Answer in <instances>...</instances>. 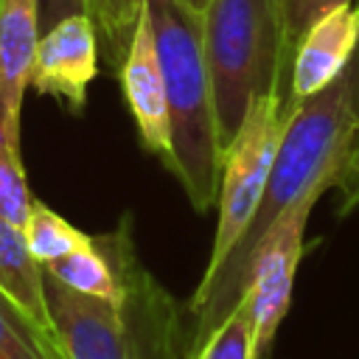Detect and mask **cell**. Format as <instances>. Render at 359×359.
<instances>
[{
    "mask_svg": "<svg viewBox=\"0 0 359 359\" xmlns=\"http://www.w3.org/2000/svg\"><path fill=\"white\" fill-rule=\"evenodd\" d=\"M202 45L224 151L252 104L280 93V81L292 67L286 3L208 0L202 8Z\"/></svg>",
    "mask_w": 359,
    "mask_h": 359,
    "instance_id": "cell-4",
    "label": "cell"
},
{
    "mask_svg": "<svg viewBox=\"0 0 359 359\" xmlns=\"http://www.w3.org/2000/svg\"><path fill=\"white\" fill-rule=\"evenodd\" d=\"M146 11L165 79L171 129L168 171L180 180L191 205L208 213L219 199L222 137L202 45V11L182 0H146Z\"/></svg>",
    "mask_w": 359,
    "mask_h": 359,
    "instance_id": "cell-3",
    "label": "cell"
},
{
    "mask_svg": "<svg viewBox=\"0 0 359 359\" xmlns=\"http://www.w3.org/2000/svg\"><path fill=\"white\" fill-rule=\"evenodd\" d=\"M22 236H25V244H28L34 261L42 266L56 258H65L93 241V236L81 233L79 227H73L67 219H62L56 210H50L45 202H36V199L22 224Z\"/></svg>",
    "mask_w": 359,
    "mask_h": 359,
    "instance_id": "cell-12",
    "label": "cell"
},
{
    "mask_svg": "<svg viewBox=\"0 0 359 359\" xmlns=\"http://www.w3.org/2000/svg\"><path fill=\"white\" fill-rule=\"evenodd\" d=\"M121 280L118 300L79 294L45 272L50 337L59 359H188L191 331L177 300L137 261L129 219L104 236Z\"/></svg>",
    "mask_w": 359,
    "mask_h": 359,
    "instance_id": "cell-2",
    "label": "cell"
},
{
    "mask_svg": "<svg viewBox=\"0 0 359 359\" xmlns=\"http://www.w3.org/2000/svg\"><path fill=\"white\" fill-rule=\"evenodd\" d=\"M31 191L25 182L20 149H11L0 135V216L17 227L25 224L31 213Z\"/></svg>",
    "mask_w": 359,
    "mask_h": 359,
    "instance_id": "cell-16",
    "label": "cell"
},
{
    "mask_svg": "<svg viewBox=\"0 0 359 359\" xmlns=\"http://www.w3.org/2000/svg\"><path fill=\"white\" fill-rule=\"evenodd\" d=\"M121 73V90L126 98V107L132 112V121L137 126L140 143L146 151L157 154L163 165L168 168L171 163V129H168V101H165V79L151 34V20L143 11L135 25L132 42L126 48V56L118 67Z\"/></svg>",
    "mask_w": 359,
    "mask_h": 359,
    "instance_id": "cell-8",
    "label": "cell"
},
{
    "mask_svg": "<svg viewBox=\"0 0 359 359\" xmlns=\"http://www.w3.org/2000/svg\"><path fill=\"white\" fill-rule=\"evenodd\" d=\"M294 104H286L280 93H269L252 104L247 112L241 129L222 151V177H219V219L213 233L210 258L202 275L213 272L230 250L238 244L241 233L250 227L266 180L269 168L278 151V143L283 137V129L289 123Z\"/></svg>",
    "mask_w": 359,
    "mask_h": 359,
    "instance_id": "cell-5",
    "label": "cell"
},
{
    "mask_svg": "<svg viewBox=\"0 0 359 359\" xmlns=\"http://www.w3.org/2000/svg\"><path fill=\"white\" fill-rule=\"evenodd\" d=\"M140 11L143 0H90V17L98 31V45L112 67H121Z\"/></svg>",
    "mask_w": 359,
    "mask_h": 359,
    "instance_id": "cell-14",
    "label": "cell"
},
{
    "mask_svg": "<svg viewBox=\"0 0 359 359\" xmlns=\"http://www.w3.org/2000/svg\"><path fill=\"white\" fill-rule=\"evenodd\" d=\"M42 269L79 294H90L101 300H118L123 294V280L104 236H93L87 247L65 258H56Z\"/></svg>",
    "mask_w": 359,
    "mask_h": 359,
    "instance_id": "cell-11",
    "label": "cell"
},
{
    "mask_svg": "<svg viewBox=\"0 0 359 359\" xmlns=\"http://www.w3.org/2000/svg\"><path fill=\"white\" fill-rule=\"evenodd\" d=\"M356 123H359V67L353 65L325 90L292 107L289 123L283 129V137L278 143L269 168L261 205L250 227L241 233L230 255L213 272L202 275L188 303V314H191L188 353L202 342V337L210 328H216L224 320V314L244 294L247 261L255 244L266 236V230L306 194L331 191Z\"/></svg>",
    "mask_w": 359,
    "mask_h": 359,
    "instance_id": "cell-1",
    "label": "cell"
},
{
    "mask_svg": "<svg viewBox=\"0 0 359 359\" xmlns=\"http://www.w3.org/2000/svg\"><path fill=\"white\" fill-rule=\"evenodd\" d=\"M98 70V31L90 14H73L48 28L34 50L28 87L81 109Z\"/></svg>",
    "mask_w": 359,
    "mask_h": 359,
    "instance_id": "cell-7",
    "label": "cell"
},
{
    "mask_svg": "<svg viewBox=\"0 0 359 359\" xmlns=\"http://www.w3.org/2000/svg\"><path fill=\"white\" fill-rule=\"evenodd\" d=\"M359 45V6L342 3L317 17L294 42L289 67V101L300 104L331 81H337L353 62Z\"/></svg>",
    "mask_w": 359,
    "mask_h": 359,
    "instance_id": "cell-9",
    "label": "cell"
},
{
    "mask_svg": "<svg viewBox=\"0 0 359 359\" xmlns=\"http://www.w3.org/2000/svg\"><path fill=\"white\" fill-rule=\"evenodd\" d=\"M0 292L53 342L45 300V269L34 261L22 227L0 216Z\"/></svg>",
    "mask_w": 359,
    "mask_h": 359,
    "instance_id": "cell-10",
    "label": "cell"
},
{
    "mask_svg": "<svg viewBox=\"0 0 359 359\" xmlns=\"http://www.w3.org/2000/svg\"><path fill=\"white\" fill-rule=\"evenodd\" d=\"M39 8V36L59 20L73 14H90V0H36Z\"/></svg>",
    "mask_w": 359,
    "mask_h": 359,
    "instance_id": "cell-19",
    "label": "cell"
},
{
    "mask_svg": "<svg viewBox=\"0 0 359 359\" xmlns=\"http://www.w3.org/2000/svg\"><path fill=\"white\" fill-rule=\"evenodd\" d=\"M0 359H59L53 342L0 292Z\"/></svg>",
    "mask_w": 359,
    "mask_h": 359,
    "instance_id": "cell-15",
    "label": "cell"
},
{
    "mask_svg": "<svg viewBox=\"0 0 359 359\" xmlns=\"http://www.w3.org/2000/svg\"><path fill=\"white\" fill-rule=\"evenodd\" d=\"M323 194H306L297 199L255 244L247 261V300L255 320V351L258 359H266L278 334L280 320L289 311L294 275L303 258V233L314 210V202Z\"/></svg>",
    "mask_w": 359,
    "mask_h": 359,
    "instance_id": "cell-6",
    "label": "cell"
},
{
    "mask_svg": "<svg viewBox=\"0 0 359 359\" xmlns=\"http://www.w3.org/2000/svg\"><path fill=\"white\" fill-rule=\"evenodd\" d=\"M331 191L339 194V205H337L339 216H348L353 208H359V123L351 135V143L345 149V157H342V165L337 171Z\"/></svg>",
    "mask_w": 359,
    "mask_h": 359,
    "instance_id": "cell-17",
    "label": "cell"
},
{
    "mask_svg": "<svg viewBox=\"0 0 359 359\" xmlns=\"http://www.w3.org/2000/svg\"><path fill=\"white\" fill-rule=\"evenodd\" d=\"M188 359H258L255 320L247 294H241L238 303L224 314V320L202 337Z\"/></svg>",
    "mask_w": 359,
    "mask_h": 359,
    "instance_id": "cell-13",
    "label": "cell"
},
{
    "mask_svg": "<svg viewBox=\"0 0 359 359\" xmlns=\"http://www.w3.org/2000/svg\"><path fill=\"white\" fill-rule=\"evenodd\" d=\"M182 3H185V6H191V8H196V11H202L208 0H182Z\"/></svg>",
    "mask_w": 359,
    "mask_h": 359,
    "instance_id": "cell-20",
    "label": "cell"
},
{
    "mask_svg": "<svg viewBox=\"0 0 359 359\" xmlns=\"http://www.w3.org/2000/svg\"><path fill=\"white\" fill-rule=\"evenodd\" d=\"M286 3V28H289V42L294 50V42L303 36V31L323 17L328 8L342 6V3H356V0H283Z\"/></svg>",
    "mask_w": 359,
    "mask_h": 359,
    "instance_id": "cell-18",
    "label": "cell"
}]
</instances>
